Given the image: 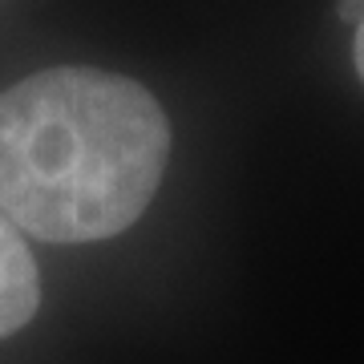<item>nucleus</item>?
<instances>
[{
    "instance_id": "f257e3e1",
    "label": "nucleus",
    "mask_w": 364,
    "mask_h": 364,
    "mask_svg": "<svg viewBox=\"0 0 364 364\" xmlns=\"http://www.w3.org/2000/svg\"><path fill=\"white\" fill-rule=\"evenodd\" d=\"M170 158L154 93L57 65L0 93V215L49 243H93L150 207Z\"/></svg>"
},
{
    "instance_id": "f03ea898",
    "label": "nucleus",
    "mask_w": 364,
    "mask_h": 364,
    "mask_svg": "<svg viewBox=\"0 0 364 364\" xmlns=\"http://www.w3.org/2000/svg\"><path fill=\"white\" fill-rule=\"evenodd\" d=\"M41 304V275L28 255L25 239L0 215V340L21 332L37 316Z\"/></svg>"
},
{
    "instance_id": "7ed1b4c3",
    "label": "nucleus",
    "mask_w": 364,
    "mask_h": 364,
    "mask_svg": "<svg viewBox=\"0 0 364 364\" xmlns=\"http://www.w3.org/2000/svg\"><path fill=\"white\" fill-rule=\"evenodd\" d=\"M336 9H340V16H344L348 25H364V0H340Z\"/></svg>"
},
{
    "instance_id": "20e7f679",
    "label": "nucleus",
    "mask_w": 364,
    "mask_h": 364,
    "mask_svg": "<svg viewBox=\"0 0 364 364\" xmlns=\"http://www.w3.org/2000/svg\"><path fill=\"white\" fill-rule=\"evenodd\" d=\"M352 57H356V73L364 81V25H356V45H352Z\"/></svg>"
}]
</instances>
